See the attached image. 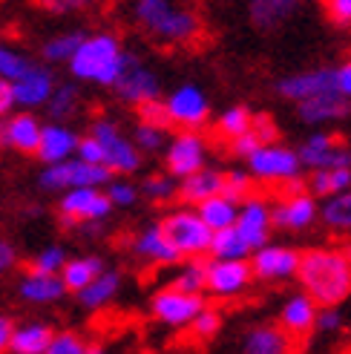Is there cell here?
<instances>
[{"label":"cell","instance_id":"obj_1","mask_svg":"<svg viewBox=\"0 0 351 354\" xmlns=\"http://www.w3.org/2000/svg\"><path fill=\"white\" fill-rule=\"evenodd\" d=\"M296 279L320 306H340L351 294V254L343 248H314L300 259Z\"/></svg>","mask_w":351,"mask_h":354},{"label":"cell","instance_id":"obj_2","mask_svg":"<svg viewBox=\"0 0 351 354\" xmlns=\"http://www.w3.org/2000/svg\"><path fill=\"white\" fill-rule=\"evenodd\" d=\"M133 17L144 35L164 46H187L202 35L199 15L179 0H135Z\"/></svg>","mask_w":351,"mask_h":354},{"label":"cell","instance_id":"obj_3","mask_svg":"<svg viewBox=\"0 0 351 354\" xmlns=\"http://www.w3.org/2000/svg\"><path fill=\"white\" fill-rule=\"evenodd\" d=\"M127 52L121 49V41L110 32L84 35L81 46L75 49L73 61H69V73L75 81L98 84V86H115L121 66H124Z\"/></svg>","mask_w":351,"mask_h":354},{"label":"cell","instance_id":"obj_4","mask_svg":"<svg viewBox=\"0 0 351 354\" xmlns=\"http://www.w3.org/2000/svg\"><path fill=\"white\" fill-rule=\"evenodd\" d=\"M248 170L254 179L265 182V185H291L300 182V176L305 170L300 150H291L285 145H276V141H268V145H259L248 158Z\"/></svg>","mask_w":351,"mask_h":354},{"label":"cell","instance_id":"obj_5","mask_svg":"<svg viewBox=\"0 0 351 354\" xmlns=\"http://www.w3.org/2000/svg\"><path fill=\"white\" fill-rule=\"evenodd\" d=\"M167 239L179 248L182 257H205L210 254V242H214V227H210L199 210H176L164 222Z\"/></svg>","mask_w":351,"mask_h":354},{"label":"cell","instance_id":"obj_6","mask_svg":"<svg viewBox=\"0 0 351 354\" xmlns=\"http://www.w3.org/2000/svg\"><path fill=\"white\" fill-rule=\"evenodd\" d=\"M113 205L115 202L110 199V193H101L98 187H69L61 199V225H101L104 219H110Z\"/></svg>","mask_w":351,"mask_h":354},{"label":"cell","instance_id":"obj_7","mask_svg":"<svg viewBox=\"0 0 351 354\" xmlns=\"http://www.w3.org/2000/svg\"><path fill=\"white\" fill-rule=\"evenodd\" d=\"M320 219V205L311 190H303L300 182H291L288 193L274 205V227L279 231L300 234Z\"/></svg>","mask_w":351,"mask_h":354},{"label":"cell","instance_id":"obj_8","mask_svg":"<svg viewBox=\"0 0 351 354\" xmlns=\"http://www.w3.org/2000/svg\"><path fill=\"white\" fill-rule=\"evenodd\" d=\"M113 90L124 104L138 107V104H144V101L159 98L162 81H159V75L153 73V66H147L142 58H135L133 52H127L124 66H121V75H118Z\"/></svg>","mask_w":351,"mask_h":354},{"label":"cell","instance_id":"obj_9","mask_svg":"<svg viewBox=\"0 0 351 354\" xmlns=\"http://www.w3.org/2000/svg\"><path fill=\"white\" fill-rule=\"evenodd\" d=\"M153 317L159 323L170 326V328H190V323L199 317V311L205 308L202 294H190L182 288H164L153 297Z\"/></svg>","mask_w":351,"mask_h":354},{"label":"cell","instance_id":"obj_10","mask_svg":"<svg viewBox=\"0 0 351 354\" xmlns=\"http://www.w3.org/2000/svg\"><path fill=\"white\" fill-rule=\"evenodd\" d=\"M164 162H167V173L176 179H184V176L196 173L207 165V145L196 130H182L170 138V145L164 147Z\"/></svg>","mask_w":351,"mask_h":354},{"label":"cell","instance_id":"obj_11","mask_svg":"<svg viewBox=\"0 0 351 354\" xmlns=\"http://www.w3.org/2000/svg\"><path fill=\"white\" fill-rule=\"evenodd\" d=\"M164 104H167L170 121L179 124L182 130H199L202 124H207V118H210V101H207L205 90L196 84L176 86Z\"/></svg>","mask_w":351,"mask_h":354},{"label":"cell","instance_id":"obj_12","mask_svg":"<svg viewBox=\"0 0 351 354\" xmlns=\"http://www.w3.org/2000/svg\"><path fill=\"white\" fill-rule=\"evenodd\" d=\"M93 136L104 145V153H107V167L113 173H135L138 170V165H142L138 145L130 141L113 121H107V118L95 121L93 124Z\"/></svg>","mask_w":351,"mask_h":354},{"label":"cell","instance_id":"obj_13","mask_svg":"<svg viewBox=\"0 0 351 354\" xmlns=\"http://www.w3.org/2000/svg\"><path fill=\"white\" fill-rule=\"evenodd\" d=\"M254 279V265L248 259H210L207 262V291L214 297H239Z\"/></svg>","mask_w":351,"mask_h":354},{"label":"cell","instance_id":"obj_14","mask_svg":"<svg viewBox=\"0 0 351 354\" xmlns=\"http://www.w3.org/2000/svg\"><path fill=\"white\" fill-rule=\"evenodd\" d=\"M300 259L303 254H296L294 248L285 245H262L251 254V265H254V277L262 282H283L291 279L300 271Z\"/></svg>","mask_w":351,"mask_h":354},{"label":"cell","instance_id":"obj_15","mask_svg":"<svg viewBox=\"0 0 351 354\" xmlns=\"http://www.w3.org/2000/svg\"><path fill=\"white\" fill-rule=\"evenodd\" d=\"M300 158L308 170H320V167H351V147L343 145V141L334 133L317 130L311 133L303 147H300Z\"/></svg>","mask_w":351,"mask_h":354},{"label":"cell","instance_id":"obj_16","mask_svg":"<svg viewBox=\"0 0 351 354\" xmlns=\"http://www.w3.org/2000/svg\"><path fill=\"white\" fill-rule=\"evenodd\" d=\"M334 84H337V66H314V69H305V73H294L283 78L276 84V93L294 104H300L311 95L337 90Z\"/></svg>","mask_w":351,"mask_h":354},{"label":"cell","instance_id":"obj_17","mask_svg":"<svg viewBox=\"0 0 351 354\" xmlns=\"http://www.w3.org/2000/svg\"><path fill=\"white\" fill-rule=\"evenodd\" d=\"M236 227L242 231V236L251 242V248H262L271 236V227H274V205H268L262 196H245L239 205V219Z\"/></svg>","mask_w":351,"mask_h":354},{"label":"cell","instance_id":"obj_18","mask_svg":"<svg viewBox=\"0 0 351 354\" xmlns=\"http://www.w3.org/2000/svg\"><path fill=\"white\" fill-rule=\"evenodd\" d=\"M296 115H300L303 124H311V127H323V124H331V121H343V118L351 115V98H345L337 90H328V93L311 95V98L296 104Z\"/></svg>","mask_w":351,"mask_h":354},{"label":"cell","instance_id":"obj_19","mask_svg":"<svg viewBox=\"0 0 351 354\" xmlns=\"http://www.w3.org/2000/svg\"><path fill=\"white\" fill-rule=\"evenodd\" d=\"M317 314H320V303L311 294H294L285 299L283 311H279V326H283L291 337L305 340L317 331Z\"/></svg>","mask_w":351,"mask_h":354},{"label":"cell","instance_id":"obj_20","mask_svg":"<svg viewBox=\"0 0 351 354\" xmlns=\"http://www.w3.org/2000/svg\"><path fill=\"white\" fill-rule=\"evenodd\" d=\"M41 136H44V124L32 113L6 115L3 124H0V145L15 153H38Z\"/></svg>","mask_w":351,"mask_h":354},{"label":"cell","instance_id":"obj_21","mask_svg":"<svg viewBox=\"0 0 351 354\" xmlns=\"http://www.w3.org/2000/svg\"><path fill=\"white\" fill-rule=\"evenodd\" d=\"M12 86H15V101H17V107L35 110V107H44V104L52 98V93H55L58 84H55V78H52V73H49L46 66L32 64L21 78L12 81Z\"/></svg>","mask_w":351,"mask_h":354},{"label":"cell","instance_id":"obj_22","mask_svg":"<svg viewBox=\"0 0 351 354\" xmlns=\"http://www.w3.org/2000/svg\"><path fill=\"white\" fill-rule=\"evenodd\" d=\"M308 0H248V17L259 32H276Z\"/></svg>","mask_w":351,"mask_h":354},{"label":"cell","instance_id":"obj_23","mask_svg":"<svg viewBox=\"0 0 351 354\" xmlns=\"http://www.w3.org/2000/svg\"><path fill=\"white\" fill-rule=\"evenodd\" d=\"M78 136L73 127H66L61 121H52V124H44V136H41V147H38V156L44 165H55V162H66L73 158L75 150H78Z\"/></svg>","mask_w":351,"mask_h":354},{"label":"cell","instance_id":"obj_24","mask_svg":"<svg viewBox=\"0 0 351 354\" xmlns=\"http://www.w3.org/2000/svg\"><path fill=\"white\" fill-rule=\"evenodd\" d=\"M133 251H135V257L150 259V262H155V265H173V262L184 259L179 248H176V245L167 239V234H164V227H162V225H150V227H144V231L135 236Z\"/></svg>","mask_w":351,"mask_h":354},{"label":"cell","instance_id":"obj_25","mask_svg":"<svg viewBox=\"0 0 351 354\" xmlns=\"http://www.w3.org/2000/svg\"><path fill=\"white\" fill-rule=\"evenodd\" d=\"M296 337L283 328V326H259L251 328L242 340V351L245 354H288L294 351Z\"/></svg>","mask_w":351,"mask_h":354},{"label":"cell","instance_id":"obj_26","mask_svg":"<svg viewBox=\"0 0 351 354\" xmlns=\"http://www.w3.org/2000/svg\"><path fill=\"white\" fill-rule=\"evenodd\" d=\"M225 190V173H219V170H210V167H202V170H196V173H190V176H184L182 179V185H179V199L184 202V205H202L205 199H210V196H216V193H222Z\"/></svg>","mask_w":351,"mask_h":354},{"label":"cell","instance_id":"obj_27","mask_svg":"<svg viewBox=\"0 0 351 354\" xmlns=\"http://www.w3.org/2000/svg\"><path fill=\"white\" fill-rule=\"evenodd\" d=\"M66 291V282L61 274H46V271H29L21 282V297L29 303H55Z\"/></svg>","mask_w":351,"mask_h":354},{"label":"cell","instance_id":"obj_28","mask_svg":"<svg viewBox=\"0 0 351 354\" xmlns=\"http://www.w3.org/2000/svg\"><path fill=\"white\" fill-rule=\"evenodd\" d=\"M320 222L328 227L331 234L348 236L351 234V187L325 196L320 205Z\"/></svg>","mask_w":351,"mask_h":354},{"label":"cell","instance_id":"obj_29","mask_svg":"<svg viewBox=\"0 0 351 354\" xmlns=\"http://www.w3.org/2000/svg\"><path fill=\"white\" fill-rule=\"evenodd\" d=\"M239 205L234 196H227V193H216V196L205 199L202 205H196V210L202 214V219L214 227V231H222V227H231L236 225L239 219Z\"/></svg>","mask_w":351,"mask_h":354},{"label":"cell","instance_id":"obj_30","mask_svg":"<svg viewBox=\"0 0 351 354\" xmlns=\"http://www.w3.org/2000/svg\"><path fill=\"white\" fill-rule=\"evenodd\" d=\"M118 291H121V277L115 271H101L90 286L78 291V303L84 308H104L113 303Z\"/></svg>","mask_w":351,"mask_h":354},{"label":"cell","instance_id":"obj_31","mask_svg":"<svg viewBox=\"0 0 351 354\" xmlns=\"http://www.w3.org/2000/svg\"><path fill=\"white\" fill-rule=\"evenodd\" d=\"M254 254L251 242L242 236V231L236 225L214 231V242H210V257L216 259H248Z\"/></svg>","mask_w":351,"mask_h":354},{"label":"cell","instance_id":"obj_32","mask_svg":"<svg viewBox=\"0 0 351 354\" xmlns=\"http://www.w3.org/2000/svg\"><path fill=\"white\" fill-rule=\"evenodd\" d=\"M52 328L44 323H29L15 328V337H12V351L15 354H46L49 343H52Z\"/></svg>","mask_w":351,"mask_h":354},{"label":"cell","instance_id":"obj_33","mask_svg":"<svg viewBox=\"0 0 351 354\" xmlns=\"http://www.w3.org/2000/svg\"><path fill=\"white\" fill-rule=\"evenodd\" d=\"M351 187V167H320V170H311V179H308V190L314 196H334V193Z\"/></svg>","mask_w":351,"mask_h":354},{"label":"cell","instance_id":"obj_34","mask_svg":"<svg viewBox=\"0 0 351 354\" xmlns=\"http://www.w3.org/2000/svg\"><path fill=\"white\" fill-rule=\"evenodd\" d=\"M66 167H69V187H101V185H110L113 179V170L107 165H93V162H84V158H66Z\"/></svg>","mask_w":351,"mask_h":354},{"label":"cell","instance_id":"obj_35","mask_svg":"<svg viewBox=\"0 0 351 354\" xmlns=\"http://www.w3.org/2000/svg\"><path fill=\"white\" fill-rule=\"evenodd\" d=\"M104 271V262L98 259V257H78V259H69L66 265H64V271H61V277H64V282H66V291H81V288H86L90 282L98 277Z\"/></svg>","mask_w":351,"mask_h":354},{"label":"cell","instance_id":"obj_36","mask_svg":"<svg viewBox=\"0 0 351 354\" xmlns=\"http://www.w3.org/2000/svg\"><path fill=\"white\" fill-rule=\"evenodd\" d=\"M46 110H49V118L55 121H66L73 118L78 110H81V95L73 84H58L55 93H52V98L46 101Z\"/></svg>","mask_w":351,"mask_h":354},{"label":"cell","instance_id":"obj_37","mask_svg":"<svg viewBox=\"0 0 351 354\" xmlns=\"http://www.w3.org/2000/svg\"><path fill=\"white\" fill-rule=\"evenodd\" d=\"M173 286L182 291H190V294L207 291V262H202L199 257H187V262L176 271Z\"/></svg>","mask_w":351,"mask_h":354},{"label":"cell","instance_id":"obj_38","mask_svg":"<svg viewBox=\"0 0 351 354\" xmlns=\"http://www.w3.org/2000/svg\"><path fill=\"white\" fill-rule=\"evenodd\" d=\"M84 41V32H64V35H55V38H49L44 44V61L49 64H69L75 55V49L81 46Z\"/></svg>","mask_w":351,"mask_h":354},{"label":"cell","instance_id":"obj_39","mask_svg":"<svg viewBox=\"0 0 351 354\" xmlns=\"http://www.w3.org/2000/svg\"><path fill=\"white\" fill-rule=\"evenodd\" d=\"M216 127H219V133H222L227 141H234L236 136L248 133V130L254 127V115H251L248 107H242V104H239V107H227V110L219 115Z\"/></svg>","mask_w":351,"mask_h":354},{"label":"cell","instance_id":"obj_40","mask_svg":"<svg viewBox=\"0 0 351 354\" xmlns=\"http://www.w3.org/2000/svg\"><path fill=\"white\" fill-rule=\"evenodd\" d=\"M133 141L138 145V150H144V153H159L162 147L170 145L167 127H162V124H150V121H138Z\"/></svg>","mask_w":351,"mask_h":354},{"label":"cell","instance_id":"obj_41","mask_svg":"<svg viewBox=\"0 0 351 354\" xmlns=\"http://www.w3.org/2000/svg\"><path fill=\"white\" fill-rule=\"evenodd\" d=\"M29 66H32V61H29L26 55H21V52L9 49L6 44H0V78L15 81V78H21Z\"/></svg>","mask_w":351,"mask_h":354},{"label":"cell","instance_id":"obj_42","mask_svg":"<svg viewBox=\"0 0 351 354\" xmlns=\"http://www.w3.org/2000/svg\"><path fill=\"white\" fill-rule=\"evenodd\" d=\"M219 328H222V317H219V311H214V308H202L196 320L190 323L193 337H196L199 343L214 340L216 334H219Z\"/></svg>","mask_w":351,"mask_h":354},{"label":"cell","instance_id":"obj_43","mask_svg":"<svg viewBox=\"0 0 351 354\" xmlns=\"http://www.w3.org/2000/svg\"><path fill=\"white\" fill-rule=\"evenodd\" d=\"M173 179L176 176H170V173L167 176H150V179L142 182V193L153 202H167L173 196H179V187L173 185Z\"/></svg>","mask_w":351,"mask_h":354},{"label":"cell","instance_id":"obj_44","mask_svg":"<svg viewBox=\"0 0 351 354\" xmlns=\"http://www.w3.org/2000/svg\"><path fill=\"white\" fill-rule=\"evenodd\" d=\"M66 262H69V259H66V251H64V248L49 245V248H44L38 257H35L32 268H35V271H46V274H61Z\"/></svg>","mask_w":351,"mask_h":354},{"label":"cell","instance_id":"obj_45","mask_svg":"<svg viewBox=\"0 0 351 354\" xmlns=\"http://www.w3.org/2000/svg\"><path fill=\"white\" fill-rule=\"evenodd\" d=\"M251 182H254L251 170H227L222 193H227V196H234L236 202H242L245 196H251Z\"/></svg>","mask_w":351,"mask_h":354},{"label":"cell","instance_id":"obj_46","mask_svg":"<svg viewBox=\"0 0 351 354\" xmlns=\"http://www.w3.org/2000/svg\"><path fill=\"white\" fill-rule=\"evenodd\" d=\"M38 185L44 190H66L69 187V167L66 162H55V165H46Z\"/></svg>","mask_w":351,"mask_h":354},{"label":"cell","instance_id":"obj_47","mask_svg":"<svg viewBox=\"0 0 351 354\" xmlns=\"http://www.w3.org/2000/svg\"><path fill=\"white\" fill-rule=\"evenodd\" d=\"M86 351H95L90 346H84L81 337H75V334H69V331H61L52 337L49 343V351L46 354H86Z\"/></svg>","mask_w":351,"mask_h":354},{"label":"cell","instance_id":"obj_48","mask_svg":"<svg viewBox=\"0 0 351 354\" xmlns=\"http://www.w3.org/2000/svg\"><path fill=\"white\" fill-rule=\"evenodd\" d=\"M107 193H110V199L115 202V207H130L138 199V187L130 185V182H124V179H110Z\"/></svg>","mask_w":351,"mask_h":354},{"label":"cell","instance_id":"obj_49","mask_svg":"<svg viewBox=\"0 0 351 354\" xmlns=\"http://www.w3.org/2000/svg\"><path fill=\"white\" fill-rule=\"evenodd\" d=\"M138 118L142 121H150V124H162V127H170V113H167V104H162L159 98H153V101H144V104H138Z\"/></svg>","mask_w":351,"mask_h":354},{"label":"cell","instance_id":"obj_50","mask_svg":"<svg viewBox=\"0 0 351 354\" xmlns=\"http://www.w3.org/2000/svg\"><path fill=\"white\" fill-rule=\"evenodd\" d=\"M95 3L98 0H38V6L46 9L49 15H75V12H84Z\"/></svg>","mask_w":351,"mask_h":354},{"label":"cell","instance_id":"obj_51","mask_svg":"<svg viewBox=\"0 0 351 354\" xmlns=\"http://www.w3.org/2000/svg\"><path fill=\"white\" fill-rule=\"evenodd\" d=\"M78 158H84V162H93V165H107V153H104V145L90 133V136H84L78 141V150H75Z\"/></svg>","mask_w":351,"mask_h":354},{"label":"cell","instance_id":"obj_52","mask_svg":"<svg viewBox=\"0 0 351 354\" xmlns=\"http://www.w3.org/2000/svg\"><path fill=\"white\" fill-rule=\"evenodd\" d=\"M323 12L331 24L351 26V0H323Z\"/></svg>","mask_w":351,"mask_h":354},{"label":"cell","instance_id":"obj_53","mask_svg":"<svg viewBox=\"0 0 351 354\" xmlns=\"http://www.w3.org/2000/svg\"><path fill=\"white\" fill-rule=\"evenodd\" d=\"M340 326H343V317H340L337 306H320L317 331H320V334H334V331H340Z\"/></svg>","mask_w":351,"mask_h":354},{"label":"cell","instance_id":"obj_54","mask_svg":"<svg viewBox=\"0 0 351 354\" xmlns=\"http://www.w3.org/2000/svg\"><path fill=\"white\" fill-rule=\"evenodd\" d=\"M262 145V138L254 133V127L248 130V133H242V136H236L234 141H231V150H234V156H239V158H248L256 147Z\"/></svg>","mask_w":351,"mask_h":354},{"label":"cell","instance_id":"obj_55","mask_svg":"<svg viewBox=\"0 0 351 354\" xmlns=\"http://www.w3.org/2000/svg\"><path fill=\"white\" fill-rule=\"evenodd\" d=\"M254 133L262 138V145H268V141H276V124L268 118V115H254Z\"/></svg>","mask_w":351,"mask_h":354},{"label":"cell","instance_id":"obj_56","mask_svg":"<svg viewBox=\"0 0 351 354\" xmlns=\"http://www.w3.org/2000/svg\"><path fill=\"white\" fill-rule=\"evenodd\" d=\"M12 107H17V101H15V86H12V81L0 78V118H6V115L12 113Z\"/></svg>","mask_w":351,"mask_h":354},{"label":"cell","instance_id":"obj_57","mask_svg":"<svg viewBox=\"0 0 351 354\" xmlns=\"http://www.w3.org/2000/svg\"><path fill=\"white\" fill-rule=\"evenodd\" d=\"M337 93H343L345 98H351V61H345V64H340L337 66Z\"/></svg>","mask_w":351,"mask_h":354},{"label":"cell","instance_id":"obj_58","mask_svg":"<svg viewBox=\"0 0 351 354\" xmlns=\"http://www.w3.org/2000/svg\"><path fill=\"white\" fill-rule=\"evenodd\" d=\"M12 337H15V323L9 317H0V351H12Z\"/></svg>","mask_w":351,"mask_h":354},{"label":"cell","instance_id":"obj_59","mask_svg":"<svg viewBox=\"0 0 351 354\" xmlns=\"http://www.w3.org/2000/svg\"><path fill=\"white\" fill-rule=\"evenodd\" d=\"M17 254H15V248L6 242V239H0V274H6L12 265H15Z\"/></svg>","mask_w":351,"mask_h":354}]
</instances>
